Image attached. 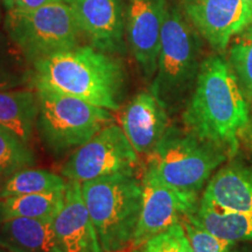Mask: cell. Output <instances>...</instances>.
<instances>
[{"instance_id":"1","label":"cell","mask_w":252,"mask_h":252,"mask_svg":"<svg viewBox=\"0 0 252 252\" xmlns=\"http://www.w3.org/2000/svg\"><path fill=\"white\" fill-rule=\"evenodd\" d=\"M250 119L247 97L228 60L220 55L204 59L182 113L186 130L231 156Z\"/></svg>"},{"instance_id":"2","label":"cell","mask_w":252,"mask_h":252,"mask_svg":"<svg viewBox=\"0 0 252 252\" xmlns=\"http://www.w3.org/2000/svg\"><path fill=\"white\" fill-rule=\"evenodd\" d=\"M31 87L43 86L117 111L124 99L126 70L121 59L94 46H77L32 65Z\"/></svg>"},{"instance_id":"3","label":"cell","mask_w":252,"mask_h":252,"mask_svg":"<svg viewBox=\"0 0 252 252\" xmlns=\"http://www.w3.org/2000/svg\"><path fill=\"white\" fill-rule=\"evenodd\" d=\"M202 41L181 8L167 2L161 31V43L151 93L168 113L187 103L203 60Z\"/></svg>"},{"instance_id":"4","label":"cell","mask_w":252,"mask_h":252,"mask_svg":"<svg viewBox=\"0 0 252 252\" xmlns=\"http://www.w3.org/2000/svg\"><path fill=\"white\" fill-rule=\"evenodd\" d=\"M82 195L104 252L132 245L143 206V180L117 173L82 182Z\"/></svg>"},{"instance_id":"5","label":"cell","mask_w":252,"mask_h":252,"mask_svg":"<svg viewBox=\"0 0 252 252\" xmlns=\"http://www.w3.org/2000/svg\"><path fill=\"white\" fill-rule=\"evenodd\" d=\"M228 156L222 147L171 126L146 156L144 173L169 187L198 194Z\"/></svg>"},{"instance_id":"6","label":"cell","mask_w":252,"mask_h":252,"mask_svg":"<svg viewBox=\"0 0 252 252\" xmlns=\"http://www.w3.org/2000/svg\"><path fill=\"white\" fill-rule=\"evenodd\" d=\"M4 30L31 65L75 48L83 34L74 8L68 2L8 9Z\"/></svg>"},{"instance_id":"7","label":"cell","mask_w":252,"mask_h":252,"mask_svg":"<svg viewBox=\"0 0 252 252\" xmlns=\"http://www.w3.org/2000/svg\"><path fill=\"white\" fill-rule=\"evenodd\" d=\"M32 88L39 100L35 126L40 139L56 156L78 149L113 122L109 110L50 88Z\"/></svg>"},{"instance_id":"8","label":"cell","mask_w":252,"mask_h":252,"mask_svg":"<svg viewBox=\"0 0 252 252\" xmlns=\"http://www.w3.org/2000/svg\"><path fill=\"white\" fill-rule=\"evenodd\" d=\"M139 157L118 125L103 127L69 157L61 173L68 180L86 182L117 173H137Z\"/></svg>"},{"instance_id":"9","label":"cell","mask_w":252,"mask_h":252,"mask_svg":"<svg viewBox=\"0 0 252 252\" xmlns=\"http://www.w3.org/2000/svg\"><path fill=\"white\" fill-rule=\"evenodd\" d=\"M198 206V194L169 187L144 173L143 206L132 247H139L153 236L180 223L185 216L196 214Z\"/></svg>"},{"instance_id":"10","label":"cell","mask_w":252,"mask_h":252,"mask_svg":"<svg viewBox=\"0 0 252 252\" xmlns=\"http://www.w3.org/2000/svg\"><path fill=\"white\" fill-rule=\"evenodd\" d=\"M182 9L201 37L219 53L252 18V8L244 0H182Z\"/></svg>"},{"instance_id":"11","label":"cell","mask_w":252,"mask_h":252,"mask_svg":"<svg viewBox=\"0 0 252 252\" xmlns=\"http://www.w3.org/2000/svg\"><path fill=\"white\" fill-rule=\"evenodd\" d=\"M167 0H127L125 33L133 58L146 80L158 68Z\"/></svg>"},{"instance_id":"12","label":"cell","mask_w":252,"mask_h":252,"mask_svg":"<svg viewBox=\"0 0 252 252\" xmlns=\"http://www.w3.org/2000/svg\"><path fill=\"white\" fill-rule=\"evenodd\" d=\"M56 252H104L82 195V184L69 180L64 202L54 219Z\"/></svg>"},{"instance_id":"13","label":"cell","mask_w":252,"mask_h":252,"mask_svg":"<svg viewBox=\"0 0 252 252\" xmlns=\"http://www.w3.org/2000/svg\"><path fill=\"white\" fill-rule=\"evenodd\" d=\"M69 4L94 47L111 54L124 50L125 14L122 0H70Z\"/></svg>"},{"instance_id":"14","label":"cell","mask_w":252,"mask_h":252,"mask_svg":"<svg viewBox=\"0 0 252 252\" xmlns=\"http://www.w3.org/2000/svg\"><path fill=\"white\" fill-rule=\"evenodd\" d=\"M121 124L135 152L147 156L168 128V112L151 91H141L123 110Z\"/></svg>"},{"instance_id":"15","label":"cell","mask_w":252,"mask_h":252,"mask_svg":"<svg viewBox=\"0 0 252 252\" xmlns=\"http://www.w3.org/2000/svg\"><path fill=\"white\" fill-rule=\"evenodd\" d=\"M201 202L224 212L252 213V167L229 163L212 176Z\"/></svg>"},{"instance_id":"16","label":"cell","mask_w":252,"mask_h":252,"mask_svg":"<svg viewBox=\"0 0 252 252\" xmlns=\"http://www.w3.org/2000/svg\"><path fill=\"white\" fill-rule=\"evenodd\" d=\"M54 219L4 220L0 223V248L7 252H56Z\"/></svg>"},{"instance_id":"17","label":"cell","mask_w":252,"mask_h":252,"mask_svg":"<svg viewBox=\"0 0 252 252\" xmlns=\"http://www.w3.org/2000/svg\"><path fill=\"white\" fill-rule=\"evenodd\" d=\"M39 115V100L34 88L0 90V125L30 144Z\"/></svg>"},{"instance_id":"18","label":"cell","mask_w":252,"mask_h":252,"mask_svg":"<svg viewBox=\"0 0 252 252\" xmlns=\"http://www.w3.org/2000/svg\"><path fill=\"white\" fill-rule=\"evenodd\" d=\"M64 191L65 189L47 193L0 197V223L18 217H55L64 202Z\"/></svg>"},{"instance_id":"19","label":"cell","mask_w":252,"mask_h":252,"mask_svg":"<svg viewBox=\"0 0 252 252\" xmlns=\"http://www.w3.org/2000/svg\"><path fill=\"white\" fill-rule=\"evenodd\" d=\"M196 217L207 230L220 238L234 242H252V213L224 212L200 202Z\"/></svg>"},{"instance_id":"20","label":"cell","mask_w":252,"mask_h":252,"mask_svg":"<svg viewBox=\"0 0 252 252\" xmlns=\"http://www.w3.org/2000/svg\"><path fill=\"white\" fill-rule=\"evenodd\" d=\"M67 184L63 176L55 173L28 167L13 173L2 181L0 186V197L64 190Z\"/></svg>"},{"instance_id":"21","label":"cell","mask_w":252,"mask_h":252,"mask_svg":"<svg viewBox=\"0 0 252 252\" xmlns=\"http://www.w3.org/2000/svg\"><path fill=\"white\" fill-rule=\"evenodd\" d=\"M32 65L6 33H0V90L32 88Z\"/></svg>"},{"instance_id":"22","label":"cell","mask_w":252,"mask_h":252,"mask_svg":"<svg viewBox=\"0 0 252 252\" xmlns=\"http://www.w3.org/2000/svg\"><path fill=\"white\" fill-rule=\"evenodd\" d=\"M36 158L30 144L0 125V180L20 169L35 166Z\"/></svg>"},{"instance_id":"23","label":"cell","mask_w":252,"mask_h":252,"mask_svg":"<svg viewBox=\"0 0 252 252\" xmlns=\"http://www.w3.org/2000/svg\"><path fill=\"white\" fill-rule=\"evenodd\" d=\"M228 62L248 97H252V35L242 33L231 43Z\"/></svg>"},{"instance_id":"24","label":"cell","mask_w":252,"mask_h":252,"mask_svg":"<svg viewBox=\"0 0 252 252\" xmlns=\"http://www.w3.org/2000/svg\"><path fill=\"white\" fill-rule=\"evenodd\" d=\"M180 223L185 228L193 252H230L236 244L212 234L198 222L196 214L185 216Z\"/></svg>"},{"instance_id":"25","label":"cell","mask_w":252,"mask_h":252,"mask_svg":"<svg viewBox=\"0 0 252 252\" xmlns=\"http://www.w3.org/2000/svg\"><path fill=\"white\" fill-rule=\"evenodd\" d=\"M133 252H193L181 223H176L165 231L160 232L139 247Z\"/></svg>"},{"instance_id":"26","label":"cell","mask_w":252,"mask_h":252,"mask_svg":"<svg viewBox=\"0 0 252 252\" xmlns=\"http://www.w3.org/2000/svg\"><path fill=\"white\" fill-rule=\"evenodd\" d=\"M55 2H70V0H15L14 6L12 8H35L43 5L55 4Z\"/></svg>"},{"instance_id":"27","label":"cell","mask_w":252,"mask_h":252,"mask_svg":"<svg viewBox=\"0 0 252 252\" xmlns=\"http://www.w3.org/2000/svg\"><path fill=\"white\" fill-rule=\"evenodd\" d=\"M14 2H15V0H1V4L6 8V11H8V9H11L12 7H13Z\"/></svg>"},{"instance_id":"28","label":"cell","mask_w":252,"mask_h":252,"mask_svg":"<svg viewBox=\"0 0 252 252\" xmlns=\"http://www.w3.org/2000/svg\"><path fill=\"white\" fill-rule=\"evenodd\" d=\"M234 247H232L231 251L230 252H252V249H250V248H234Z\"/></svg>"},{"instance_id":"29","label":"cell","mask_w":252,"mask_h":252,"mask_svg":"<svg viewBox=\"0 0 252 252\" xmlns=\"http://www.w3.org/2000/svg\"><path fill=\"white\" fill-rule=\"evenodd\" d=\"M243 32H244V33L251 34V35H252V18H251L250 23H249V25L247 26V28H245V30H244Z\"/></svg>"},{"instance_id":"30","label":"cell","mask_w":252,"mask_h":252,"mask_svg":"<svg viewBox=\"0 0 252 252\" xmlns=\"http://www.w3.org/2000/svg\"><path fill=\"white\" fill-rule=\"evenodd\" d=\"M133 249H134V247H128V248H126V249H123V250H119V251H115V252H133Z\"/></svg>"},{"instance_id":"31","label":"cell","mask_w":252,"mask_h":252,"mask_svg":"<svg viewBox=\"0 0 252 252\" xmlns=\"http://www.w3.org/2000/svg\"><path fill=\"white\" fill-rule=\"evenodd\" d=\"M1 0H0V25L4 21V15H2V9H1Z\"/></svg>"},{"instance_id":"32","label":"cell","mask_w":252,"mask_h":252,"mask_svg":"<svg viewBox=\"0 0 252 252\" xmlns=\"http://www.w3.org/2000/svg\"><path fill=\"white\" fill-rule=\"evenodd\" d=\"M244 1L247 2V4H248L249 6H250V7L252 8V0H244Z\"/></svg>"},{"instance_id":"33","label":"cell","mask_w":252,"mask_h":252,"mask_svg":"<svg viewBox=\"0 0 252 252\" xmlns=\"http://www.w3.org/2000/svg\"><path fill=\"white\" fill-rule=\"evenodd\" d=\"M250 124H252V116H251V119H250Z\"/></svg>"},{"instance_id":"34","label":"cell","mask_w":252,"mask_h":252,"mask_svg":"<svg viewBox=\"0 0 252 252\" xmlns=\"http://www.w3.org/2000/svg\"><path fill=\"white\" fill-rule=\"evenodd\" d=\"M0 252H7V251H5V250H0Z\"/></svg>"}]
</instances>
